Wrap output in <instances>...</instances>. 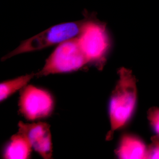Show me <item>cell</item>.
Here are the masks:
<instances>
[{
	"label": "cell",
	"instance_id": "6da1fadb",
	"mask_svg": "<svg viewBox=\"0 0 159 159\" xmlns=\"http://www.w3.org/2000/svg\"><path fill=\"white\" fill-rule=\"evenodd\" d=\"M120 78L109 103V115L112 130L128 122L132 116L137 102L136 80L131 72L122 69Z\"/></svg>",
	"mask_w": 159,
	"mask_h": 159
},
{
	"label": "cell",
	"instance_id": "7a4b0ae2",
	"mask_svg": "<svg viewBox=\"0 0 159 159\" xmlns=\"http://www.w3.org/2000/svg\"><path fill=\"white\" fill-rule=\"evenodd\" d=\"M86 20L71 22L53 26L41 33L21 43L16 49L2 58V61L28 52L39 51L51 46L59 44L77 37L82 31Z\"/></svg>",
	"mask_w": 159,
	"mask_h": 159
},
{
	"label": "cell",
	"instance_id": "3957f363",
	"mask_svg": "<svg viewBox=\"0 0 159 159\" xmlns=\"http://www.w3.org/2000/svg\"><path fill=\"white\" fill-rule=\"evenodd\" d=\"M87 64V60L76 37L58 44L35 76L41 77L71 73L82 68Z\"/></svg>",
	"mask_w": 159,
	"mask_h": 159
},
{
	"label": "cell",
	"instance_id": "277c9868",
	"mask_svg": "<svg viewBox=\"0 0 159 159\" xmlns=\"http://www.w3.org/2000/svg\"><path fill=\"white\" fill-rule=\"evenodd\" d=\"M77 39L88 63L101 65L110 45L105 25L97 20L86 18L82 31Z\"/></svg>",
	"mask_w": 159,
	"mask_h": 159
},
{
	"label": "cell",
	"instance_id": "5b68a950",
	"mask_svg": "<svg viewBox=\"0 0 159 159\" xmlns=\"http://www.w3.org/2000/svg\"><path fill=\"white\" fill-rule=\"evenodd\" d=\"M19 111L26 120L34 121L51 116L54 111V98L48 91L33 85L20 91Z\"/></svg>",
	"mask_w": 159,
	"mask_h": 159
},
{
	"label": "cell",
	"instance_id": "8992f818",
	"mask_svg": "<svg viewBox=\"0 0 159 159\" xmlns=\"http://www.w3.org/2000/svg\"><path fill=\"white\" fill-rule=\"evenodd\" d=\"M18 132L29 140L32 149L45 159L52 158L53 145L50 125L46 122H19Z\"/></svg>",
	"mask_w": 159,
	"mask_h": 159
},
{
	"label": "cell",
	"instance_id": "52a82bcc",
	"mask_svg": "<svg viewBox=\"0 0 159 159\" xmlns=\"http://www.w3.org/2000/svg\"><path fill=\"white\" fill-rule=\"evenodd\" d=\"M32 148L29 140L19 132L12 135L3 152V158L28 159L31 157Z\"/></svg>",
	"mask_w": 159,
	"mask_h": 159
},
{
	"label": "cell",
	"instance_id": "ba28073f",
	"mask_svg": "<svg viewBox=\"0 0 159 159\" xmlns=\"http://www.w3.org/2000/svg\"><path fill=\"white\" fill-rule=\"evenodd\" d=\"M147 151L142 140L138 137L126 135L121 140L117 154L121 159L147 158Z\"/></svg>",
	"mask_w": 159,
	"mask_h": 159
},
{
	"label": "cell",
	"instance_id": "9c48e42d",
	"mask_svg": "<svg viewBox=\"0 0 159 159\" xmlns=\"http://www.w3.org/2000/svg\"><path fill=\"white\" fill-rule=\"evenodd\" d=\"M34 76H35V74L31 73L1 83L0 84L1 102H3L8 99L18 91L21 90L28 85V83Z\"/></svg>",
	"mask_w": 159,
	"mask_h": 159
},
{
	"label": "cell",
	"instance_id": "30bf717a",
	"mask_svg": "<svg viewBox=\"0 0 159 159\" xmlns=\"http://www.w3.org/2000/svg\"><path fill=\"white\" fill-rule=\"evenodd\" d=\"M148 118L153 130L159 135V108L152 107L148 111Z\"/></svg>",
	"mask_w": 159,
	"mask_h": 159
},
{
	"label": "cell",
	"instance_id": "8fae6325",
	"mask_svg": "<svg viewBox=\"0 0 159 159\" xmlns=\"http://www.w3.org/2000/svg\"><path fill=\"white\" fill-rule=\"evenodd\" d=\"M152 143L147 151V158L159 159V135L152 138Z\"/></svg>",
	"mask_w": 159,
	"mask_h": 159
}]
</instances>
